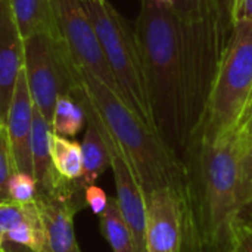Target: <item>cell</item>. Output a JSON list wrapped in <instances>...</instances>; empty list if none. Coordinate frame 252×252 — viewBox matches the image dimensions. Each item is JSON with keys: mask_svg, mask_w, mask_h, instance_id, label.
Instances as JSON below:
<instances>
[{"mask_svg": "<svg viewBox=\"0 0 252 252\" xmlns=\"http://www.w3.org/2000/svg\"><path fill=\"white\" fill-rule=\"evenodd\" d=\"M0 1H1V0H0Z\"/></svg>", "mask_w": 252, "mask_h": 252, "instance_id": "d6a6232c", "label": "cell"}, {"mask_svg": "<svg viewBox=\"0 0 252 252\" xmlns=\"http://www.w3.org/2000/svg\"><path fill=\"white\" fill-rule=\"evenodd\" d=\"M241 174H242V183H241V195H242V204L244 208L252 205V145L245 146L241 161Z\"/></svg>", "mask_w": 252, "mask_h": 252, "instance_id": "7402d4cb", "label": "cell"}, {"mask_svg": "<svg viewBox=\"0 0 252 252\" xmlns=\"http://www.w3.org/2000/svg\"><path fill=\"white\" fill-rule=\"evenodd\" d=\"M96 118L109 152V161H111V168H112L115 190H117L115 199L118 208L131 230L137 252H146V219H148L146 195L130 162L127 161L121 148L118 146V143L114 140V137L109 134V131L100 121L97 112H96Z\"/></svg>", "mask_w": 252, "mask_h": 252, "instance_id": "9c48e42d", "label": "cell"}, {"mask_svg": "<svg viewBox=\"0 0 252 252\" xmlns=\"http://www.w3.org/2000/svg\"><path fill=\"white\" fill-rule=\"evenodd\" d=\"M24 71L34 105L50 123L58 97L80 87L77 66L62 38L34 34L24 38Z\"/></svg>", "mask_w": 252, "mask_h": 252, "instance_id": "52a82bcc", "label": "cell"}, {"mask_svg": "<svg viewBox=\"0 0 252 252\" xmlns=\"http://www.w3.org/2000/svg\"><path fill=\"white\" fill-rule=\"evenodd\" d=\"M134 34L159 136L183 159L189 143L177 16L167 0H140Z\"/></svg>", "mask_w": 252, "mask_h": 252, "instance_id": "7a4b0ae2", "label": "cell"}, {"mask_svg": "<svg viewBox=\"0 0 252 252\" xmlns=\"http://www.w3.org/2000/svg\"><path fill=\"white\" fill-rule=\"evenodd\" d=\"M75 66L81 86L100 121L130 162L145 195L173 189L185 201L188 211V173L183 159L114 90L90 71L77 63Z\"/></svg>", "mask_w": 252, "mask_h": 252, "instance_id": "3957f363", "label": "cell"}, {"mask_svg": "<svg viewBox=\"0 0 252 252\" xmlns=\"http://www.w3.org/2000/svg\"><path fill=\"white\" fill-rule=\"evenodd\" d=\"M0 242L9 252H47L41 216L35 201L0 202Z\"/></svg>", "mask_w": 252, "mask_h": 252, "instance_id": "7c38bea8", "label": "cell"}, {"mask_svg": "<svg viewBox=\"0 0 252 252\" xmlns=\"http://www.w3.org/2000/svg\"><path fill=\"white\" fill-rule=\"evenodd\" d=\"M241 134H242V140H244L245 146L252 145V114L250 115V118L241 126Z\"/></svg>", "mask_w": 252, "mask_h": 252, "instance_id": "4316f807", "label": "cell"}, {"mask_svg": "<svg viewBox=\"0 0 252 252\" xmlns=\"http://www.w3.org/2000/svg\"><path fill=\"white\" fill-rule=\"evenodd\" d=\"M81 190L84 189L77 182L62 179L52 192L37 195L35 202L44 227L47 252H81L74 232V217L83 208Z\"/></svg>", "mask_w": 252, "mask_h": 252, "instance_id": "30bf717a", "label": "cell"}, {"mask_svg": "<svg viewBox=\"0 0 252 252\" xmlns=\"http://www.w3.org/2000/svg\"><path fill=\"white\" fill-rule=\"evenodd\" d=\"M50 154L55 171L68 182H78L83 176V152L81 143L62 137L50 136Z\"/></svg>", "mask_w": 252, "mask_h": 252, "instance_id": "e0dca14e", "label": "cell"}, {"mask_svg": "<svg viewBox=\"0 0 252 252\" xmlns=\"http://www.w3.org/2000/svg\"><path fill=\"white\" fill-rule=\"evenodd\" d=\"M241 127L217 137H193L183 162L188 173V236L202 251L232 250L242 220Z\"/></svg>", "mask_w": 252, "mask_h": 252, "instance_id": "6da1fadb", "label": "cell"}, {"mask_svg": "<svg viewBox=\"0 0 252 252\" xmlns=\"http://www.w3.org/2000/svg\"><path fill=\"white\" fill-rule=\"evenodd\" d=\"M50 4L59 34L68 46L72 61L121 97L83 0H50Z\"/></svg>", "mask_w": 252, "mask_h": 252, "instance_id": "ba28073f", "label": "cell"}, {"mask_svg": "<svg viewBox=\"0 0 252 252\" xmlns=\"http://www.w3.org/2000/svg\"><path fill=\"white\" fill-rule=\"evenodd\" d=\"M37 198V183L31 174L15 173L7 185V199L16 202H31Z\"/></svg>", "mask_w": 252, "mask_h": 252, "instance_id": "44dd1931", "label": "cell"}, {"mask_svg": "<svg viewBox=\"0 0 252 252\" xmlns=\"http://www.w3.org/2000/svg\"><path fill=\"white\" fill-rule=\"evenodd\" d=\"M16 173L7 128L0 123V202L7 199V185Z\"/></svg>", "mask_w": 252, "mask_h": 252, "instance_id": "ffe728a7", "label": "cell"}, {"mask_svg": "<svg viewBox=\"0 0 252 252\" xmlns=\"http://www.w3.org/2000/svg\"><path fill=\"white\" fill-rule=\"evenodd\" d=\"M84 202H86V205H89V208L93 211V214L100 216L106 210L109 198L103 189H100L96 185H92L84 189Z\"/></svg>", "mask_w": 252, "mask_h": 252, "instance_id": "cb8c5ba5", "label": "cell"}, {"mask_svg": "<svg viewBox=\"0 0 252 252\" xmlns=\"http://www.w3.org/2000/svg\"><path fill=\"white\" fill-rule=\"evenodd\" d=\"M0 252H7L6 250H4V247H3V244L0 242Z\"/></svg>", "mask_w": 252, "mask_h": 252, "instance_id": "f1b7e54d", "label": "cell"}, {"mask_svg": "<svg viewBox=\"0 0 252 252\" xmlns=\"http://www.w3.org/2000/svg\"><path fill=\"white\" fill-rule=\"evenodd\" d=\"M236 3H238V0H233V9H235V6H236Z\"/></svg>", "mask_w": 252, "mask_h": 252, "instance_id": "f546056e", "label": "cell"}, {"mask_svg": "<svg viewBox=\"0 0 252 252\" xmlns=\"http://www.w3.org/2000/svg\"><path fill=\"white\" fill-rule=\"evenodd\" d=\"M22 38L34 34H46L62 38L55 21L50 0H9Z\"/></svg>", "mask_w": 252, "mask_h": 252, "instance_id": "2e32d148", "label": "cell"}, {"mask_svg": "<svg viewBox=\"0 0 252 252\" xmlns=\"http://www.w3.org/2000/svg\"><path fill=\"white\" fill-rule=\"evenodd\" d=\"M50 136H52L50 123L41 115V112L34 105L31 159H32V176L37 183V195H44L52 192L62 180V177H59L58 173L55 171L52 162Z\"/></svg>", "mask_w": 252, "mask_h": 252, "instance_id": "9a60e30c", "label": "cell"}, {"mask_svg": "<svg viewBox=\"0 0 252 252\" xmlns=\"http://www.w3.org/2000/svg\"><path fill=\"white\" fill-rule=\"evenodd\" d=\"M236 21L252 22V0H238L233 9V22Z\"/></svg>", "mask_w": 252, "mask_h": 252, "instance_id": "484cf974", "label": "cell"}, {"mask_svg": "<svg viewBox=\"0 0 252 252\" xmlns=\"http://www.w3.org/2000/svg\"><path fill=\"white\" fill-rule=\"evenodd\" d=\"M233 24V0H208L198 19L190 22H180L177 19L185 117L189 140L205 117Z\"/></svg>", "mask_w": 252, "mask_h": 252, "instance_id": "277c9868", "label": "cell"}, {"mask_svg": "<svg viewBox=\"0 0 252 252\" xmlns=\"http://www.w3.org/2000/svg\"><path fill=\"white\" fill-rule=\"evenodd\" d=\"M207 3L208 0H173V10L180 22H190L202 15Z\"/></svg>", "mask_w": 252, "mask_h": 252, "instance_id": "603a6c76", "label": "cell"}, {"mask_svg": "<svg viewBox=\"0 0 252 252\" xmlns=\"http://www.w3.org/2000/svg\"><path fill=\"white\" fill-rule=\"evenodd\" d=\"M86 123V111L78 99L69 94L58 97L50 121L53 134L71 139L83 130Z\"/></svg>", "mask_w": 252, "mask_h": 252, "instance_id": "d6986e66", "label": "cell"}, {"mask_svg": "<svg viewBox=\"0 0 252 252\" xmlns=\"http://www.w3.org/2000/svg\"><path fill=\"white\" fill-rule=\"evenodd\" d=\"M232 248L236 252H252V227L248 221L241 220L238 224Z\"/></svg>", "mask_w": 252, "mask_h": 252, "instance_id": "d4e9b609", "label": "cell"}, {"mask_svg": "<svg viewBox=\"0 0 252 252\" xmlns=\"http://www.w3.org/2000/svg\"><path fill=\"white\" fill-rule=\"evenodd\" d=\"M100 230L114 252H137L131 230L123 217L117 199L109 198L106 210L99 216Z\"/></svg>", "mask_w": 252, "mask_h": 252, "instance_id": "ac0fdd59", "label": "cell"}, {"mask_svg": "<svg viewBox=\"0 0 252 252\" xmlns=\"http://www.w3.org/2000/svg\"><path fill=\"white\" fill-rule=\"evenodd\" d=\"M32 120H34V102L27 84L25 71L22 69L18 77L12 103L7 112L6 128L10 140L16 171L27 173L31 176H32V159H31Z\"/></svg>", "mask_w": 252, "mask_h": 252, "instance_id": "5bb4252c", "label": "cell"}, {"mask_svg": "<svg viewBox=\"0 0 252 252\" xmlns=\"http://www.w3.org/2000/svg\"><path fill=\"white\" fill-rule=\"evenodd\" d=\"M146 201V252H182L188 235L185 201L173 189L155 190Z\"/></svg>", "mask_w": 252, "mask_h": 252, "instance_id": "8fae6325", "label": "cell"}, {"mask_svg": "<svg viewBox=\"0 0 252 252\" xmlns=\"http://www.w3.org/2000/svg\"><path fill=\"white\" fill-rule=\"evenodd\" d=\"M251 93L252 22L236 21L220 61L205 117L190 140L217 137L241 127Z\"/></svg>", "mask_w": 252, "mask_h": 252, "instance_id": "8992f818", "label": "cell"}, {"mask_svg": "<svg viewBox=\"0 0 252 252\" xmlns=\"http://www.w3.org/2000/svg\"><path fill=\"white\" fill-rule=\"evenodd\" d=\"M248 224H250V226H251V227H252V220H251V221H248Z\"/></svg>", "mask_w": 252, "mask_h": 252, "instance_id": "1f68e13d", "label": "cell"}, {"mask_svg": "<svg viewBox=\"0 0 252 252\" xmlns=\"http://www.w3.org/2000/svg\"><path fill=\"white\" fill-rule=\"evenodd\" d=\"M252 114V93H251V97H250V102H248V105H247V109H245V112H244V117H242V121H241V126L250 118V115Z\"/></svg>", "mask_w": 252, "mask_h": 252, "instance_id": "83f0119b", "label": "cell"}, {"mask_svg": "<svg viewBox=\"0 0 252 252\" xmlns=\"http://www.w3.org/2000/svg\"><path fill=\"white\" fill-rule=\"evenodd\" d=\"M99 38L121 99L151 128L157 130L134 27L106 0H83Z\"/></svg>", "mask_w": 252, "mask_h": 252, "instance_id": "5b68a950", "label": "cell"}, {"mask_svg": "<svg viewBox=\"0 0 252 252\" xmlns=\"http://www.w3.org/2000/svg\"><path fill=\"white\" fill-rule=\"evenodd\" d=\"M223 252H236V251H235V250L232 248V250H229V251H223Z\"/></svg>", "mask_w": 252, "mask_h": 252, "instance_id": "4dcf8cb0", "label": "cell"}, {"mask_svg": "<svg viewBox=\"0 0 252 252\" xmlns=\"http://www.w3.org/2000/svg\"><path fill=\"white\" fill-rule=\"evenodd\" d=\"M24 69V38L10 1H0V123L6 126L18 77Z\"/></svg>", "mask_w": 252, "mask_h": 252, "instance_id": "4fadbf2b", "label": "cell"}]
</instances>
